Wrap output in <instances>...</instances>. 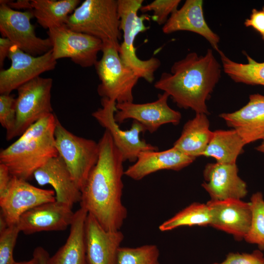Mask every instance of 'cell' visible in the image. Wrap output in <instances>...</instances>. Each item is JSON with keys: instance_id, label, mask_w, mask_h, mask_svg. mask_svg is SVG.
Wrapping results in <instances>:
<instances>
[{"instance_id": "cell-1", "label": "cell", "mask_w": 264, "mask_h": 264, "mask_svg": "<svg viewBox=\"0 0 264 264\" xmlns=\"http://www.w3.org/2000/svg\"><path fill=\"white\" fill-rule=\"evenodd\" d=\"M98 144V159L81 190L80 207L106 230H119L128 215L122 201L124 161L107 130Z\"/></svg>"}, {"instance_id": "cell-2", "label": "cell", "mask_w": 264, "mask_h": 264, "mask_svg": "<svg viewBox=\"0 0 264 264\" xmlns=\"http://www.w3.org/2000/svg\"><path fill=\"white\" fill-rule=\"evenodd\" d=\"M222 66L208 48L204 55L190 52L163 72L154 87L167 93L180 108L209 113L206 101L219 82Z\"/></svg>"}, {"instance_id": "cell-3", "label": "cell", "mask_w": 264, "mask_h": 264, "mask_svg": "<svg viewBox=\"0 0 264 264\" xmlns=\"http://www.w3.org/2000/svg\"><path fill=\"white\" fill-rule=\"evenodd\" d=\"M53 112L29 127L19 138L0 152V163L12 176L28 180L49 159L58 155L54 132L57 119Z\"/></svg>"}, {"instance_id": "cell-4", "label": "cell", "mask_w": 264, "mask_h": 264, "mask_svg": "<svg viewBox=\"0 0 264 264\" xmlns=\"http://www.w3.org/2000/svg\"><path fill=\"white\" fill-rule=\"evenodd\" d=\"M117 0H85L69 16L67 27L119 49L121 39Z\"/></svg>"}, {"instance_id": "cell-5", "label": "cell", "mask_w": 264, "mask_h": 264, "mask_svg": "<svg viewBox=\"0 0 264 264\" xmlns=\"http://www.w3.org/2000/svg\"><path fill=\"white\" fill-rule=\"evenodd\" d=\"M143 0H117L118 12L120 18V28L123 32V40L120 43L119 56L123 62L131 68L140 78L152 83L154 72L161 65L155 57L142 60L136 55L134 43L137 35L148 29L145 21L149 19L146 14L139 16Z\"/></svg>"}, {"instance_id": "cell-6", "label": "cell", "mask_w": 264, "mask_h": 264, "mask_svg": "<svg viewBox=\"0 0 264 264\" xmlns=\"http://www.w3.org/2000/svg\"><path fill=\"white\" fill-rule=\"evenodd\" d=\"M101 51L102 57L94 65L100 81L98 94L116 103L133 102V89L140 78L123 62L115 46L103 44Z\"/></svg>"}, {"instance_id": "cell-7", "label": "cell", "mask_w": 264, "mask_h": 264, "mask_svg": "<svg viewBox=\"0 0 264 264\" xmlns=\"http://www.w3.org/2000/svg\"><path fill=\"white\" fill-rule=\"evenodd\" d=\"M54 136L58 155L64 161L81 191L98 161V142L74 134L65 128L58 118Z\"/></svg>"}, {"instance_id": "cell-8", "label": "cell", "mask_w": 264, "mask_h": 264, "mask_svg": "<svg viewBox=\"0 0 264 264\" xmlns=\"http://www.w3.org/2000/svg\"><path fill=\"white\" fill-rule=\"evenodd\" d=\"M52 84L51 78L39 76L17 89L16 121L13 131L6 136L7 140L20 136L32 125L53 113L51 103Z\"/></svg>"}, {"instance_id": "cell-9", "label": "cell", "mask_w": 264, "mask_h": 264, "mask_svg": "<svg viewBox=\"0 0 264 264\" xmlns=\"http://www.w3.org/2000/svg\"><path fill=\"white\" fill-rule=\"evenodd\" d=\"M116 103L106 98H102V107L92 113V116L110 134L116 147L124 161L135 162L142 152L157 151L158 148L142 139L140 134L146 131L141 124L133 121L131 128L123 130L115 121L114 114L117 110Z\"/></svg>"}, {"instance_id": "cell-10", "label": "cell", "mask_w": 264, "mask_h": 264, "mask_svg": "<svg viewBox=\"0 0 264 264\" xmlns=\"http://www.w3.org/2000/svg\"><path fill=\"white\" fill-rule=\"evenodd\" d=\"M47 34L56 60L70 58L83 67L94 66L98 61V54L102 51L103 46L101 40L71 30L66 25L50 29Z\"/></svg>"}, {"instance_id": "cell-11", "label": "cell", "mask_w": 264, "mask_h": 264, "mask_svg": "<svg viewBox=\"0 0 264 264\" xmlns=\"http://www.w3.org/2000/svg\"><path fill=\"white\" fill-rule=\"evenodd\" d=\"M34 17L32 10L20 11L7 4L0 5V32L2 37L8 39L14 45L30 55H42L52 49L48 38L37 36L31 23Z\"/></svg>"}, {"instance_id": "cell-12", "label": "cell", "mask_w": 264, "mask_h": 264, "mask_svg": "<svg viewBox=\"0 0 264 264\" xmlns=\"http://www.w3.org/2000/svg\"><path fill=\"white\" fill-rule=\"evenodd\" d=\"M8 57L11 62L10 66L0 72V94H10L41 74L54 69L57 64L51 49L44 54L34 56L13 44Z\"/></svg>"}, {"instance_id": "cell-13", "label": "cell", "mask_w": 264, "mask_h": 264, "mask_svg": "<svg viewBox=\"0 0 264 264\" xmlns=\"http://www.w3.org/2000/svg\"><path fill=\"white\" fill-rule=\"evenodd\" d=\"M55 201L54 190L36 187L27 180L12 176L6 193L0 198V215L8 226L15 225L26 212Z\"/></svg>"}, {"instance_id": "cell-14", "label": "cell", "mask_w": 264, "mask_h": 264, "mask_svg": "<svg viewBox=\"0 0 264 264\" xmlns=\"http://www.w3.org/2000/svg\"><path fill=\"white\" fill-rule=\"evenodd\" d=\"M169 97L167 93L163 92L159 94L157 99L152 102L116 103L117 110L114 114L115 121L120 124L126 120L133 119L143 126L150 133L155 132L164 124L177 125L180 122L181 114L169 106Z\"/></svg>"}, {"instance_id": "cell-15", "label": "cell", "mask_w": 264, "mask_h": 264, "mask_svg": "<svg viewBox=\"0 0 264 264\" xmlns=\"http://www.w3.org/2000/svg\"><path fill=\"white\" fill-rule=\"evenodd\" d=\"M72 208L56 200L46 202L24 213L16 225L20 232L26 235L43 231H64L70 226L72 221L74 212Z\"/></svg>"}, {"instance_id": "cell-16", "label": "cell", "mask_w": 264, "mask_h": 264, "mask_svg": "<svg viewBox=\"0 0 264 264\" xmlns=\"http://www.w3.org/2000/svg\"><path fill=\"white\" fill-rule=\"evenodd\" d=\"M85 234L87 264H116L118 252L124 238L120 230H106L88 214Z\"/></svg>"}, {"instance_id": "cell-17", "label": "cell", "mask_w": 264, "mask_h": 264, "mask_svg": "<svg viewBox=\"0 0 264 264\" xmlns=\"http://www.w3.org/2000/svg\"><path fill=\"white\" fill-rule=\"evenodd\" d=\"M203 188L211 200L241 199L248 192L246 183L238 176L236 163H209L204 169Z\"/></svg>"}, {"instance_id": "cell-18", "label": "cell", "mask_w": 264, "mask_h": 264, "mask_svg": "<svg viewBox=\"0 0 264 264\" xmlns=\"http://www.w3.org/2000/svg\"><path fill=\"white\" fill-rule=\"evenodd\" d=\"M210 226L232 235L237 240L244 239L250 229L251 210L250 202L242 199L210 200Z\"/></svg>"}, {"instance_id": "cell-19", "label": "cell", "mask_w": 264, "mask_h": 264, "mask_svg": "<svg viewBox=\"0 0 264 264\" xmlns=\"http://www.w3.org/2000/svg\"><path fill=\"white\" fill-rule=\"evenodd\" d=\"M203 5L202 0H186L179 9L171 15L162 30L166 34L179 31L198 34L204 38L218 52L220 50L219 47L220 38L207 23Z\"/></svg>"}, {"instance_id": "cell-20", "label": "cell", "mask_w": 264, "mask_h": 264, "mask_svg": "<svg viewBox=\"0 0 264 264\" xmlns=\"http://www.w3.org/2000/svg\"><path fill=\"white\" fill-rule=\"evenodd\" d=\"M33 177L40 186L50 185L54 189L57 201L71 207L80 202L81 190L60 155L49 159L35 172Z\"/></svg>"}, {"instance_id": "cell-21", "label": "cell", "mask_w": 264, "mask_h": 264, "mask_svg": "<svg viewBox=\"0 0 264 264\" xmlns=\"http://www.w3.org/2000/svg\"><path fill=\"white\" fill-rule=\"evenodd\" d=\"M219 116L233 128L245 144L264 138V95L253 94L248 102L239 110Z\"/></svg>"}, {"instance_id": "cell-22", "label": "cell", "mask_w": 264, "mask_h": 264, "mask_svg": "<svg viewBox=\"0 0 264 264\" xmlns=\"http://www.w3.org/2000/svg\"><path fill=\"white\" fill-rule=\"evenodd\" d=\"M196 158L174 147L168 150L142 152L134 163L124 172V175L140 180L149 175L162 170L179 171L191 164Z\"/></svg>"}, {"instance_id": "cell-23", "label": "cell", "mask_w": 264, "mask_h": 264, "mask_svg": "<svg viewBox=\"0 0 264 264\" xmlns=\"http://www.w3.org/2000/svg\"><path fill=\"white\" fill-rule=\"evenodd\" d=\"M88 213L80 207L74 212L69 236L47 264H87L85 227Z\"/></svg>"}, {"instance_id": "cell-24", "label": "cell", "mask_w": 264, "mask_h": 264, "mask_svg": "<svg viewBox=\"0 0 264 264\" xmlns=\"http://www.w3.org/2000/svg\"><path fill=\"white\" fill-rule=\"evenodd\" d=\"M207 115L196 113L194 118L185 124L180 137L174 143L173 147L195 158L202 155L213 133L209 129Z\"/></svg>"}, {"instance_id": "cell-25", "label": "cell", "mask_w": 264, "mask_h": 264, "mask_svg": "<svg viewBox=\"0 0 264 264\" xmlns=\"http://www.w3.org/2000/svg\"><path fill=\"white\" fill-rule=\"evenodd\" d=\"M79 0H32V11L37 22L49 30L64 25L79 5Z\"/></svg>"}, {"instance_id": "cell-26", "label": "cell", "mask_w": 264, "mask_h": 264, "mask_svg": "<svg viewBox=\"0 0 264 264\" xmlns=\"http://www.w3.org/2000/svg\"><path fill=\"white\" fill-rule=\"evenodd\" d=\"M245 142L235 130H217L202 155L212 157L217 162L234 164L238 155L243 151Z\"/></svg>"}, {"instance_id": "cell-27", "label": "cell", "mask_w": 264, "mask_h": 264, "mask_svg": "<svg viewBox=\"0 0 264 264\" xmlns=\"http://www.w3.org/2000/svg\"><path fill=\"white\" fill-rule=\"evenodd\" d=\"M220 54L224 72L233 81L249 85L264 86V62H258L244 52L248 63L232 61L221 51Z\"/></svg>"}, {"instance_id": "cell-28", "label": "cell", "mask_w": 264, "mask_h": 264, "mask_svg": "<svg viewBox=\"0 0 264 264\" xmlns=\"http://www.w3.org/2000/svg\"><path fill=\"white\" fill-rule=\"evenodd\" d=\"M211 220L210 209L207 203L194 202L162 222L158 228L165 232L184 226H205L210 225Z\"/></svg>"}, {"instance_id": "cell-29", "label": "cell", "mask_w": 264, "mask_h": 264, "mask_svg": "<svg viewBox=\"0 0 264 264\" xmlns=\"http://www.w3.org/2000/svg\"><path fill=\"white\" fill-rule=\"evenodd\" d=\"M251 221L250 229L244 240L255 244L264 250V198L261 192L253 194L250 198Z\"/></svg>"}, {"instance_id": "cell-30", "label": "cell", "mask_w": 264, "mask_h": 264, "mask_svg": "<svg viewBox=\"0 0 264 264\" xmlns=\"http://www.w3.org/2000/svg\"><path fill=\"white\" fill-rule=\"evenodd\" d=\"M159 250L155 244L136 247H121L116 264H160Z\"/></svg>"}, {"instance_id": "cell-31", "label": "cell", "mask_w": 264, "mask_h": 264, "mask_svg": "<svg viewBox=\"0 0 264 264\" xmlns=\"http://www.w3.org/2000/svg\"><path fill=\"white\" fill-rule=\"evenodd\" d=\"M180 0H154L141 6L142 13L152 11V20L159 25H164L171 15L178 9Z\"/></svg>"}, {"instance_id": "cell-32", "label": "cell", "mask_w": 264, "mask_h": 264, "mask_svg": "<svg viewBox=\"0 0 264 264\" xmlns=\"http://www.w3.org/2000/svg\"><path fill=\"white\" fill-rule=\"evenodd\" d=\"M20 232L17 225L0 231V264H14L13 252Z\"/></svg>"}, {"instance_id": "cell-33", "label": "cell", "mask_w": 264, "mask_h": 264, "mask_svg": "<svg viewBox=\"0 0 264 264\" xmlns=\"http://www.w3.org/2000/svg\"><path fill=\"white\" fill-rule=\"evenodd\" d=\"M15 98L10 94L0 95V123L6 130V136L14 130L16 121V112Z\"/></svg>"}, {"instance_id": "cell-34", "label": "cell", "mask_w": 264, "mask_h": 264, "mask_svg": "<svg viewBox=\"0 0 264 264\" xmlns=\"http://www.w3.org/2000/svg\"><path fill=\"white\" fill-rule=\"evenodd\" d=\"M213 264H264V255L260 249L251 253H230L222 262Z\"/></svg>"}, {"instance_id": "cell-35", "label": "cell", "mask_w": 264, "mask_h": 264, "mask_svg": "<svg viewBox=\"0 0 264 264\" xmlns=\"http://www.w3.org/2000/svg\"><path fill=\"white\" fill-rule=\"evenodd\" d=\"M244 25L255 30L264 41V6L260 10L253 8L249 17L245 19Z\"/></svg>"}, {"instance_id": "cell-36", "label": "cell", "mask_w": 264, "mask_h": 264, "mask_svg": "<svg viewBox=\"0 0 264 264\" xmlns=\"http://www.w3.org/2000/svg\"><path fill=\"white\" fill-rule=\"evenodd\" d=\"M12 176L8 167L4 164L0 163V198L6 193Z\"/></svg>"}, {"instance_id": "cell-37", "label": "cell", "mask_w": 264, "mask_h": 264, "mask_svg": "<svg viewBox=\"0 0 264 264\" xmlns=\"http://www.w3.org/2000/svg\"><path fill=\"white\" fill-rule=\"evenodd\" d=\"M13 44L7 38H0V67L3 66L5 59L8 57L9 52Z\"/></svg>"}, {"instance_id": "cell-38", "label": "cell", "mask_w": 264, "mask_h": 264, "mask_svg": "<svg viewBox=\"0 0 264 264\" xmlns=\"http://www.w3.org/2000/svg\"><path fill=\"white\" fill-rule=\"evenodd\" d=\"M0 4H7L12 9H26L32 10L31 0H18L16 1L11 0H0Z\"/></svg>"}, {"instance_id": "cell-39", "label": "cell", "mask_w": 264, "mask_h": 264, "mask_svg": "<svg viewBox=\"0 0 264 264\" xmlns=\"http://www.w3.org/2000/svg\"><path fill=\"white\" fill-rule=\"evenodd\" d=\"M34 252L37 255L40 264H47V261L50 257L45 249L42 247L38 246L34 249Z\"/></svg>"}, {"instance_id": "cell-40", "label": "cell", "mask_w": 264, "mask_h": 264, "mask_svg": "<svg viewBox=\"0 0 264 264\" xmlns=\"http://www.w3.org/2000/svg\"><path fill=\"white\" fill-rule=\"evenodd\" d=\"M14 264H40L39 259L37 255L33 251L32 258L26 261L15 262Z\"/></svg>"}, {"instance_id": "cell-41", "label": "cell", "mask_w": 264, "mask_h": 264, "mask_svg": "<svg viewBox=\"0 0 264 264\" xmlns=\"http://www.w3.org/2000/svg\"><path fill=\"white\" fill-rule=\"evenodd\" d=\"M256 149L260 152L264 153V138L261 144L256 148Z\"/></svg>"}]
</instances>
